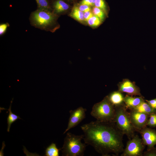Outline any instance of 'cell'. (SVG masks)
<instances>
[{
    "instance_id": "cell-28",
    "label": "cell",
    "mask_w": 156,
    "mask_h": 156,
    "mask_svg": "<svg viewBox=\"0 0 156 156\" xmlns=\"http://www.w3.org/2000/svg\"><path fill=\"white\" fill-rule=\"evenodd\" d=\"M81 4L86 5L89 6H93L91 0H82Z\"/></svg>"
},
{
    "instance_id": "cell-21",
    "label": "cell",
    "mask_w": 156,
    "mask_h": 156,
    "mask_svg": "<svg viewBox=\"0 0 156 156\" xmlns=\"http://www.w3.org/2000/svg\"><path fill=\"white\" fill-rule=\"evenodd\" d=\"M146 125L152 127H156V114H152L149 115Z\"/></svg>"
},
{
    "instance_id": "cell-18",
    "label": "cell",
    "mask_w": 156,
    "mask_h": 156,
    "mask_svg": "<svg viewBox=\"0 0 156 156\" xmlns=\"http://www.w3.org/2000/svg\"><path fill=\"white\" fill-rule=\"evenodd\" d=\"M87 23L90 26L97 27L100 24L101 20L97 16L94 15L88 21Z\"/></svg>"
},
{
    "instance_id": "cell-19",
    "label": "cell",
    "mask_w": 156,
    "mask_h": 156,
    "mask_svg": "<svg viewBox=\"0 0 156 156\" xmlns=\"http://www.w3.org/2000/svg\"><path fill=\"white\" fill-rule=\"evenodd\" d=\"M38 9L50 10V8L47 0H36Z\"/></svg>"
},
{
    "instance_id": "cell-24",
    "label": "cell",
    "mask_w": 156,
    "mask_h": 156,
    "mask_svg": "<svg viewBox=\"0 0 156 156\" xmlns=\"http://www.w3.org/2000/svg\"><path fill=\"white\" fill-rule=\"evenodd\" d=\"M78 8L79 10L84 13L91 10L90 6L86 5L81 4Z\"/></svg>"
},
{
    "instance_id": "cell-3",
    "label": "cell",
    "mask_w": 156,
    "mask_h": 156,
    "mask_svg": "<svg viewBox=\"0 0 156 156\" xmlns=\"http://www.w3.org/2000/svg\"><path fill=\"white\" fill-rule=\"evenodd\" d=\"M115 115L113 122L118 128L129 139L135 135L136 131L130 120L129 113L125 104L115 107Z\"/></svg>"
},
{
    "instance_id": "cell-13",
    "label": "cell",
    "mask_w": 156,
    "mask_h": 156,
    "mask_svg": "<svg viewBox=\"0 0 156 156\" xmlns=\"http://www.w3.org/2000/svg\"><path fill=\"white\" fill-rule=\"evenodd\" d=\"M111 103L114 107L118 106L124 104V97L122 92L119 91L113 92L107 95Z\"/></svg>"
},
{
    "instance_id": "cell-12",
    "label": "cell",
    "mask_w": 156,
    "mask_h": 156,
    "mask_svg": "<svg viewBox=\"0 0 156 156\" xmlns=\"http://www.w3.org/2000/svg\"><path fill=\"white\" fill-rule=\"evenodd\" d=\"M129 110L149 115L156 114V109L152 108L145 100L138 105Z\"/></svg>"
},
{
    "instance_id": "cell-26",
    "label": "cell",
    "mask_w": 156,
    "mask_h": 156,
    "mask_svg": "<svg viewBox=\"0 0 156 156\" xmlns=\"http://www.w3.org/2000/svg\"><path fill=\"white\" fill-rule=\"evenodd\" d=\"M93 14L90 11L84 12V20L87 21L90 18L94 16Z\"/></svg>"
},
{
    "instance_id": "cell-23",
    "label": "cell",
    "mask_w": 156,
    "mask_h": 156,
    "mask_svg": "<svg viewBox=\"0 0 156 156\" xmlns=\"http://www.w3.org/2000/svg\"><path fill=\"white\" fill-rule=\"evenodd\" d=\"M94 5L95 7L99 8L103 11H106V6L104 0H96Z\"/></svg>"
},
{
    "instance_id": "cell-5",
    "label": "cell",
    "mask_w": 156,
    "mask_h": 156,
    "mask_svg": "<svg viewBox=\"0 0 156 156\" xmlns=\"http://www.w3.org/2000/svg\"><path fill=\"white\" fill-rule=\"evenodd\" d=\"M55 18L54 15L50 11L39 9L32 12L30 17L32 24L44 30L48 29Z\"/></svg>"
},
{
    "instance_id": "cell-20",
    "label": "cell",
    "mask_w": 156,
    "mask_h": 156,
    "mask_svg": "<svg viewBox=\"0 0 156 156\" xmlns=\"http://www.w3.org/2000/svg\"><path fill=\"white\" fill-rule=\"evenodd\" d=\"M92 11L94 15L98 17L101 21H103L105 18V14L102 10L95 6L93 8Z\"/></svg>"
},
{
    "instance_id": "cell-15",
    "label": "cell",
    "mask_w": 156,
    "mask_h": 156,
    "mask_svg": "<svg viewBox=\"0 0 156 156\" xmlns=\"http://www.w3.org/2000/svg\"><path fill=\"white\" fill-rule=\"evenodd\" d=\"M12 100L11 102V103L9 108L8 109L9 111V114L7 118V131H10V129L12 124L18 119H21L20 117L13 113L11 111V105Z\"/></svg>"
},
{
    "instance_id": "cell-1",
    "label": "cell",
    "mask_w": 156,
    "mask_h": 156,
    "mask_svg": "<svg viewBox=\"0 0 156 156\" xmlns=\"http://www.w3.org/2000/svg\"><path fill=\"white\" fill-rule=\"evenodd\" d=\"M83 133L85 143L92 146L103 156L113 153L118 156L124 150V135L113 121L96 120L81 126Z\"/></svg>"
},
{
    "instance_id": "cell-16",
    "label": "cell",
    "mask_w": 156,
    "mask_h": 156,
    "mask_svg": "<svg viewBox=\"0 0 156 156\" xmlns=\"http://www.w3.org/2000/svg\"><path fill=\"white\" fill-rule=\"evenodd\" d=\"M84 13L79 10L78 7L75 6L73 8L70 15L75 20L82 22L84 20Z\"/></svg>"
},
{
    "instance_id": "cell-2",
    "label": "cell",
    "mask_w": 156,
    "mask_h": 156,
    "mask_svg": "<svg viewBox=\"0 0 156 156\" xmlns=\"http://www.w3.org/2000/svg\"><path fill=\"white\" fill-rule=\"evenodd\" d=\"M84 135H76L67 132L62 147L60 149L64 156H83L85 150L86 143H82Z\"/></svg>"
},
{
    "instance_id": "cell-14",
    "label": "cell",
    "mask_w": 156,
    "mask_h": 156,
    "mask_svg": "<svg viewBox=\"0 0 156 156\" xmlns=\"http://www.w3.org/2000/svg\"><path fill=\"white\" fill-rule=\"evenodd\" d=\"M53 7L56 13H60L67 10L69 5L62 0H57L54 2Z\"/></svg>"
},
{
    "instance_id": "cell-9",
    "label": "cell",
    "mask_w": 156,
    "mask_h": 156,
    "mask_svg": "<svg viewBox=\"0 0 156 156\" xmlns=\"http://www.w3.org/2000/svg\"><path fill=\"white\" fill-rule=\"evenodd\" d=\"M140 134L143 144L147 146V149H150L156 144V131L147 127L138 131Z\"/></svg>"
},
{
    "instance_id": "cell-22",
    "label": "cell",
    "mask_w": 156,
    "mask_h": 156,
    "mask_svg": "<svg viewBox=\"0 0 156 156\" xmlns=\"http://www.w3.org/2000/svg\"><path fill=\"white\" fill-rule=\"evenodd\" d=\"M142 156H156V148L154 147L144 152Z\"/></svg>"
},
{
    "instance_id": "cell-17",
    "label": "cell",
    "mask_w": 156,
    "mask_h": 156,
    "mask_svg": "<svg viewBox=\"0 0 156 156\" xmlns=\"http://www.w3.org/2000/svg\"><path fill=\"white\" fill-rule=\"evenodd\" d=\"M60 149H58L56 145L54 143H52L45 150L46 156H59V151Z\"/></svg>"
},
{
    "instance_id": "cell-4",
    "label": "cell",
    "mask_w": 156,
    "mask_h": 156,
    "mask_svg": "<svg viewBox=\"0 0 156 156\" xmlns=\"http://www.w3.org/2000/svg\"><path fill=\"white\" fill-rule=\"evenodd\" d=\"M90 114L98 121L113 122L115 115V107L107 96L101 101L94 105Z\"/></svg>"
},
{
    "instance_id": "cell-8",
    "label": "cell",
    "mask_w": 156,
    "mask_h": 156,
    "mask_svg": "<svg viewBox=\"0 0 156 156\" xmlns=\"http://www.w3.org/2000/svg\"><path fill=\"white\" fill-rule=\"evenodd\" d=\"M129 113L131 122L136 131L138 132L147 126L150 115L130 110Z\"/></svg>"
},
{
    "instance_id": "cell-29",
    "label": "cell",
    "mask_w": 156,
    "mask_h": 156,
    "mask_svg": "<svg viewBox=\"0 0 156 156\" xmlns=\"http://www.w3.org/2000/svg\"><path fill=\"white\" fill-rule=\"evenodd\" d=\"M92 2V5H94L95 3L96 0H91Z\"/></svg>"
},
{
    "instance_id": "cell-10",
    "label": "cell",
    "mask_w": 156,
    "mask_h": 156,
    "mask_svg": "<svg viewBox=\"0 0 156 156\" xmlns=\"http://www.w3.org/2000/svg\"><path fill=\"white\" fill-rule=\"evenodd\" d=\"M118 90L120 92L126 93L129 95L142 96L139 88L127 79L120 83L118 86Z\"/></svg>"
},
{
    "instance_id": "cell-7",
    "label": "cell",
    "mask_w": 156,
    "mask_h": 156,
    "mask_svg": "<svg viewBox=\"0 0 156 156\" xmlns=\"http://www.w3.org/2000/svg\"><path fill=\"white\" fill-rule=\"evenodd\" d=\"M86 111V109L82 107H80L74 110L70 111V116L68 126L64 132V134L77 126L85 118Z\"/></svg>"
},
{
    "instance_id": "cell-11",
    "label": "cell",
    "mask_w": 156,
    "mask_h": 156,
    "mask_svg": "<svg viewBox=\"0 0 156 156\" xmlns=\"http://www.w3.org/2000/svg\"><path fill=\"white\" fill-rule=\"evenodd\" d=\"M144 101L142 96L133 97L127 94L124 97V102L127 108L129 109L137 106Z\"/></svg>"
},
{
    "instance_id": "cell-27",
    "label": "cell",
    "mask_w": 156,
    "mask_h": 156,
    "mask_svg": "<svg viewBox=\"0 0 156 156\" xmlns=\"http://www.w3.org/2000/svg\"><path fill=\"white\" fill-rule=\"evenodd\" d=\"M153 108L156 109V98L151 100H145Z\"/></svg>"
},
{
    "instance_id": "cell-6",
    "label": "cell",
    "mask_w": 156,
    "mask_h": 156,
    "mask_svg": "<svg viewBox=\"0 0 156 156\" xmlns=\"http://www.w3.org/2000/svg\"><path fill=\"white\" fill-rule=\"evenodd\" d=\"M142 139L138 135H135L127 143L121 156H142L145 148Z\"/></svg>"
},
{
    "instance_id": "cell-25",
    "label": "cell",
    "mask_w": 156,
    "mask_h": 156,
    "mask_svg": "<svg viewBox=\"0 0 156 156\" xmlns=\"http://www.w3.org/2000/svg\"><path fill=\"white\" fill-rule=\"evenodd\" d=\"M8 23H3L0 25V35L3 34L6 31L7 27L8 26Z\"/></svg>"
}]
</instances>
